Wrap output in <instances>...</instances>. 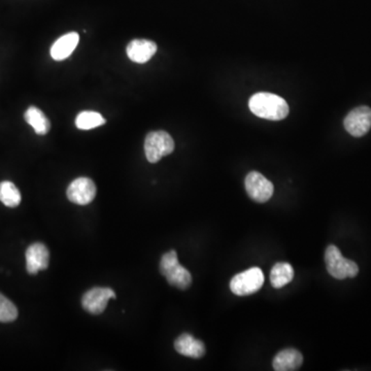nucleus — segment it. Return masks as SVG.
I'll return each mask as SVG.
<instances>
[{
    "instance_id": "obj_12",
    "label": "nucleus",
    "mask_w": 371,
    "mask_h": 371,
    "mask_svg": "<svg viewBox=\"0 0 371 371\" xmlns=\"http://www.w3.org/2000/svg\"><path fill=\"white\" fill-rule=\"evenodd\" d=\"M174 349L185 357L199 359L206 355V345L201 340H196L191 334L184 333L174 341Z\"/></svg>"
},
{
    "instance_id": "obj_1",
    "label": "nucleus",
    "mask_w": 371,
    "mask_h": 371,
    "mask_svg": "<svg viewBox=\"0 0 371 371\" xmlns=\"http://www.w3.org/2000/svg\"><path fill=\"white\" fill-rule=\"evenodd\" d=\"M249 108L255 116L270 121H281L289 115V106L281 96L260 92L249 98Z\"/></svg>"
},
{
    "instance_id": "obj_17",
    "label": "nucleus",
    "mask_w": 371,
    "mask_h": 371,
    "mask_svg": "<svg viewBox=\"0 0 371 371\" xmlns=\"http://www.w3.org/2000/svg\"><path fill=\"white\" fill-rule=\"evenodd\" d=\"M21 193L16 185L4 181L0 183V201L8 208H17L21 204Z\"/></svg>"
},
{
    "instance_id": "obj_6",
    "label": "nucleus",
    "mask_w": 371,
    "mask_h": 371,
    "mask_svg": "<svg viewBox=\"0 0 371 371\" xmlns=\"http://www.w3.org/2000/svg\"><path fill=\"white\" fill-rule=\"evenodd\" d=\"M247 195L254 201L264 204L274 195V184L258 172H251L245 180Z\"/></svg>"
},
{
    "instance_id": "obj_14",
    "label": "nucleus",
    "mask_w": 371,
    "mask_h": 371,
    "mask_svg": "<svg viewBox=\"0 0 371 371\" xmlns=\"http://www.w3.org/2000/svg\"><path fill=\"white\" fill-rule=\"evenodd\" d=\"M304 363V357L297 349H286L274 357L272 366L276 371L298 370Z\"/></svg>"
},
{
    "instance_id": "obj_8",
    "label": "nucleus",
    "mask_w": 371,
    "mask_h": 371,
    "mask_svg": "<svg viewBox=\"0 0 371 371\" xmlns=\"http://www.w3.org/2000/svg\"><path fill=\"white\" fill-rule=\"evenodd\" d=\"M96 191V186L91 179L78 178L68 186L66 195L72 204L87 206L93 201Z\"/></svg>"
},
{
    "instance_id": "obj_15",
    "label": "nucleus",
    "mask_w": 371,
    "mask_h": 371,
    "mask_svg": "<svg viewBox=\"0 0 371 371\" xmlns=\"http://www.w3.org/2000/svg\"><path fill=\"white\" fill-rule=\"evenodd\" d=\"M25 121L33 128L38 135H46L51 129V122L42 110L31 106L24 115Z\"/></svg>"
},
{
    "instance_id": "obj_19",
    "label": "nucleus",
    "mask_w": 371,
    "mask_h": 371,
    "mask_svg": "<svg viewBox=\"0 0 371 371\" xmlns=\"http://www.w3.org/2000/svg\"><path fill=\"white\" fill-rule=\"evenodd\" d=\"M18 318V309L10 299L0 293V323H10Z\"/></svg>"
},
{
    "instance_id": "obj_16",
    "label": "nucleus",
    "mask_w": 371,
    "mask_h": 371,
    "mask_svg": "<svg viewBox=\"0 0 371 371\" xmlns=\"http://www.w3.org/2000/svg\"><path fill=\"white\" fill-rule=\"evenodd\" d=\"M294 278V270L291 264L279 262L272 267L270 272V283L276 289H281L291 283Z\"/></svg>"
},
{
    "instance_id": "obj_13",
    "label": "nucleus",
    "mask_w": 371,
    "mask_h": 371,
    "mask_svg": "<svg viewBox=\"0 0 371 371\" xmlns=\"http://www.w3.org/2000/svg\"><path fill=\"white\" fill-rule=\"evenodd\" d=\"M79 42H80V35L76 32L64 34L54 42L51 48V56L56 61L65 60L76 50Z\"/></svg>"
},
{
    "instance_id": "obj_9",
    "label": "nucleus",
    "mask_w": 371,
    "mask_h": 371,
    "mask_svg": "<svg viewBox=\"0 0 371 371\" xmlns=\"http://www.w3.org/2000/svg\"><path fill=\"white\" fill-rule=\"evenodd\" d=\"M116 297V293L110 288H93L83 296L82 306L88 313L100 315L106 308L108 300Z\"/></svg>"
},
{
    "instance_id": "obj_18",
    "label": "nucleus",
    "mask_w": 371,
    "mask_h": 371,
    "mask_svg": "<svg viewBox=\"0 0 371 371\" xmlns=\"http://www.w3.org/2000/svg\"><path fill=\"white\" fill-rule=\"evenodd\" d=\"M106 119L101 114L92 110H85L78 115L76 119V126L81 130H90L106 124Z\"/></svg>"
},
{
    "instance_id": "obj_11",
    "label": "nucleus",
    "mask_w": 371,
    "mask_h": 371,
    "mask_svg": "<svg viewBox=\"0 0 371 371\" xmlns=\"http://www.w3.org/2000/svg\"><path fill=\"white\" fill-rule=\"evenodd\" d=\"M127 56L135 63H146L157 52V44L152 40H133L127 46Z\"/></svg>"
},
{
    "instance_id": "obj_3",
    "label": "nucleus",
    "mask_w": 371,
    "mask_h": 371,
    "mask_svg": "<svg viewBox=\"0 0 371 371\" xmlns=\"http://www.w3.org/2000/svg\"><path fill=\"white\" fill-rule=\"evenodd\" d=\"M325 263L328 274L336 279L355 278L359 272L357 263L343 257L340 249L333 245L326 249Z\"/></svg>"
},
{
    "instance_id": "obj_10",
    "label": "nucleus",
    "mask_w": 371,
    "mask_h": 371,
    "mask_svg": "<svg viewBox=\"0 0 371 371\" xmlns=\"http://www.w3.org/2000/svg\"><path fill=\"white\" fill-rule=\"evenodd\" d=\"M26 270L29 274H38L48 268L50 263V252L42 242L32 244L26 251Z\"/></svg>"
},
{
    "instance_id": "obj_5",
    "label": "nucleus",
    "mask_w": 371,
    "mask_h": 371,
    "mask_svg": "<svg viewBox=\"0 0 371 371\" xmlns=\"http://www.w3.org/2000/svg\"><path fill=\"white\" fill-rule=\"evenodd\" d=\"M263 272L261 268L252 267L246 272L236 274L230 281V290L238 296H247L256 293L263 286Z\"/></svg>"
},
{
    "instance_id": "obj_4",
    "label": "nucleus",
    "mask_w": 371,
    "mask_h": 371,
    "mask_svg": "<svg viewBox=\"0 0 371 371\" xmlns=\"http://www.w3.org/2000/svg\"><path fill=\"white\" fill-rule=\"evenodd\" d=\"M174 150V138L166 131H152L145 140V153L150 163H157Z\"/></svg>"
},
{
    "instance_id": "obj_7",
    "label": "nucleus",
    "mask_w": 371,
    "mask_h": 371,
    "mask_svg": "<svg viewBox=\"0 0 371 371\" xmlns=\"http://www.w3.org/2000/svg\"><path fill=\"white\" fill-rule=\"evenodd\" d=\"M345 130L355 138L365 135L371 128V108L368 106H359L349 113L343 121Z\"/></svg>"
},
{
    "instance_id": "obj_2",
    "label": "nucleus",
    "mask_w": 371,
    "mask_h": 371,
    "mask_svg": "<svg viewBox=\"0 0 371 371\" xmlns=\"http://www.w3.org/2000/svg\"><path fill=\"white\" fill-rule=\"evenodd\" d=\"M160 272L172 287L186 290L191 286L192 276L189 272L179 263L178 254L170 251L162 256L160 261Z\"/></svg>"
}]
</instances>
